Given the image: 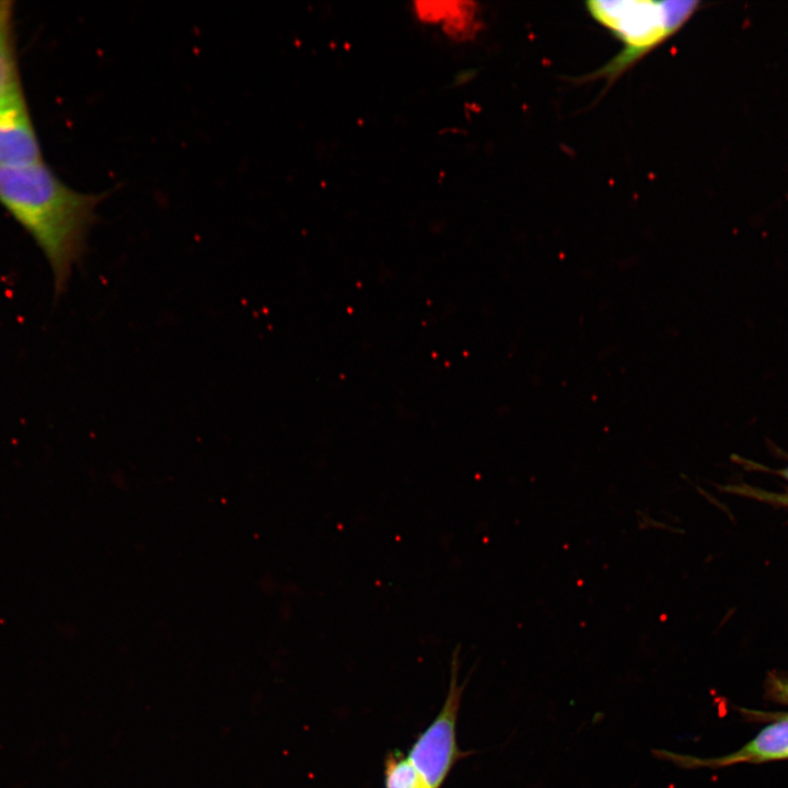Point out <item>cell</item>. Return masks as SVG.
Instances as JSON below:
<instances>
[{
	"label": "cell",
	"mask_w": 788,
	"mask_h": 788,
	"mask_svg": "<svg viewBox=\"0 0 788 788\" xmlns=\"http://www.w3.org/2000/svg\"><path fill=\"white\" fill-rule=\"evenodd\" d=\"M788 758V714L764 728L752 741L729 755L711 758H688L690 766H729L738 763H762Z\"/></svg>",
	"instance_id": "obj_4"
},
{
	"label": "cell",
	"mask_w": 788,
	"mask_h": 788,
	"mask_svg": "<svg viewBox=\"0 0 788 788\" xmlns=\"http://www.w3.org/2000/svg\"><path fill=\"white\" fill-rule=\"evenodd\" d=\"M770 691L777 699L788 704V679L773 676Z\"/></svg>",
	"instance_id": "obj_7"
},
{
	"label": "cell",
	"mask_w": 788,
	"mask_h": 788,
	"mask_svg": "<svg viewBox=\"0 0 788 788\" xmlns=\"http://www.w3.org/2000/svg\"><path fill=\"white\" fill-rule=\"evenodd\" d=\"M764 499H769L772 501H776L778 503L788 506V495H786V496L779 495L778 496V495L765 494Z\"/></svg>",
	"instance_id": "obj_8"
},
{
	"label": "cell",
	"mask_w": 788,
	"mask_h": 788,
	"mask_svg": "<svg viewBox=\"0 0 788 788\" xmlns=\"http://www.w3.org/2000/svg\"><path fill=\"white\" fill-rule=\"evenodd\" d=\"M777 473L788 480V466H786L783 470H779Z\"/></svg>",
	"instance_id": "obj_9"
},
{
	"label": "cell",
	"mask_w": 788,
	"mask_h": 788,
	"mask_svg": "<svg viewBox=\"0 0 788 788\" xmlns=\"http://www.w3.org/2000/svg\"><path fill=\"white\" fill-rule=\"evenodd\" d=\"M698 5V1H588L589 14L624 44L613 60L588 79L613 82L677 32Z\"/></svg>",
	"instance_id": "obj_2"
},
{
	"label": "cell",
	"mask_w": 788,
	"mask_h": 788,
	"mask_svg": "<svg viewBox=\"0 0 788 788\" xmlns=\"http://www.w3.org/2000/svg\"><path fill=\"white\" fill-rule=\"evenodd\" d=\"M384 788H438L426 773L397 750L389 752L383 768Z\"/></svg>",
	"instance_id": "obj_6"
},
{
	"label": "cell",
	"mask_w": 788,
	"mask_h": 788,
	"mask_svg": "<svg viewBox=\"0 0 788 788\" xmlns=\"http://www.w3.org/2000/svg\"><path fill=\"white\" fill-rule=\"evenodd\" d=\"M112 190L84 193L63 183L44 162L0 169V204L45 254L61 292L81 259L99 206Z\"/></svg>",
	"instance_id": "obj_1"
},
{
	"label": "cell",
	"mask_w": 788,
	"mask_h": 788,
	"mask_svg": "<svg viewBox=\"0 0 788 788\" xmlns=\"http://www.w3.org/2000/svg\"><path fill=\"white\" fill-rule=\"evenodd\" d=\"M25 99L18 62L13 1L0 0V113Z\"/></svg>",
	"instance_id": "obj_5"
},
{
	"label": "cell",
	"mask_w": 788,
	"mask_h": 788,
	"mask_svg": "<svg viewBox=\"0 0 788 788\" xmlns=\"http://www.w3.org/2000/svg\"><path fill=\"white\" fill-rule=\"evenodd\" d=\"M43 161L26 100L0 113V169Z\"/></svg>",
	"instance_id": "obj_3"
}]
</instances>
